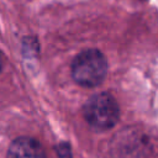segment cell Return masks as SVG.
Here are the masks:
<instances>
[{
	"label": "cell",
	"mask_w": 158,
	"mask_h": 158,
	"mask_svg": "<svg viewBox=\"0 0 158 158\" xmlns=\"http://www.w3.org/2000/svg\"><path fill=\"white\" fill-rule=\"evenodd\" d=\"M106 74L107 60L99 49H84L72 62V77L80 86L95 88L104 81Z\"/></svg>",
	"instance_id": "cell-2"
},
{
	"label": "cell",
	"mask_w": 158,
	"mask_h": 158,
	"mask_svg": "<svg viewBox=\"0 0 158 158\" xmlns=\"http://www.w3.org/2000/svg\"><path fill=\"white\" fill-rule=\"evenodd\" d=\"M86 123L96 132H105L115 127L120 118V106L109 93H99L90 96L83 107Z\"/></svg>",
	"instance_id": "cell-1"
},
{
	"label": "cell",
	"mask_w": 158,
	"mask_h": 158,
	"mask_svg": "<svg viewBox=\"0 0 158 158\" xmlns=\"http://www.w3.org/2000/svg\"><path fill=\"white\" fill-rule=\"evenodd\" d=\"M2 68V57H1V53H0V70Z\"/></svg>",
	"instance_id": "cell-4"
},
{
	"label": "cell",
	"mask_w": 158,
	"mask_h": 158,
	"mask_svg": "<svg viewBox=\"0 0 158 158\" xmlns=\"http://www.w3.org/2000/svg\"><path fill=\"white\" fill-rule=\"evenodd\" d=\"M7 158H47L42 144L31 137H19L9 147Z\"/></svg>",
	"instance_id": "cell-3"
}]
</instances>
